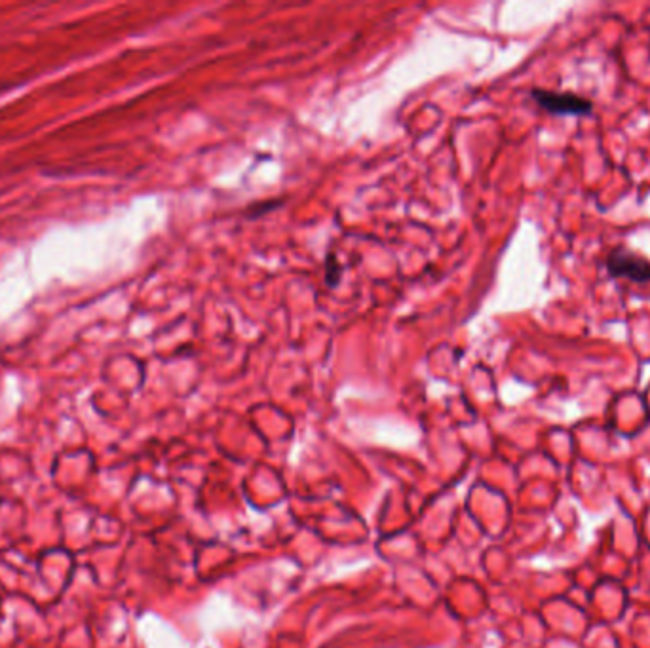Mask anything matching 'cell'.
<instances>
[{
    "mask_svg": "<svg viewBox=\"0 0 650 648\" xmlns=\"http://www.w3.org/2000/svg\"><path fill=\"white\" fill-rule=\"evenodd\" d=\"M536 103L555 116H588L592 115L593 103L586 97L571 94V92H550V90H533Z\"/></svg>",
    "mask_w": 650,
    "mask_h": 648,
    "instance_id": "cell-1",
    "label": "cell"
},
{
    "mask_svg": "<svg viewBox=\"0 0 650 648\" xmlns=\"http://www.w3.org/2000/svg\"><path fill=\"white\" fill-rule=\"evenodd\" d=\"M607 268L614 278H624L635 284H647L650 282V263L639 253L631 249H612L607 257Z\"/></svg>",
    "mask_w": 650,
    "mask_h": 648,
    "instance_id": "cell-2",
    "label": "cell"
}]
</instances>
